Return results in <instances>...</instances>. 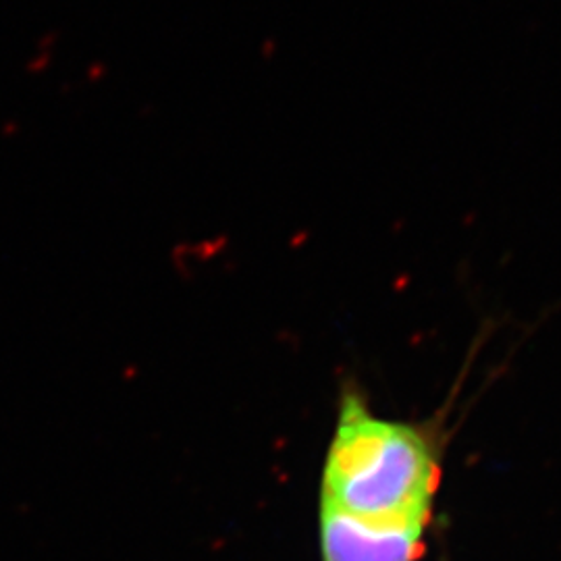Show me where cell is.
Masks as SVG:
<instances>
[{"instance_id": "6da1fadb", "label": "cell", "mask_w": 561, "mask_h": 561, "mask_svg": "<svg viewBox=\"0 0 561 561\" xmlns=\"http://www.w3.org/2000/svg\"><path fill=\"white\" fill-rule=\"evenodd\" d=\"M442 461L435 424L385 419L347 385L322 460L319 510L375 528L426 530Z\"/></svg>"}, {"instance_id": "7a4b0ae2", "label": "cell", "mask_w": 561, "mask_h": 561, "mask_svg": "<svg viewBox=\"0 0 561 561\" xmlns=\"http://www.w3.org/2000/svg\"><path fill=\"white\" fill-rule=\"evenodd\" d=\"M322 561H421L426 530L375 528L319 510Z\"/></svg>"}]
</instances>
